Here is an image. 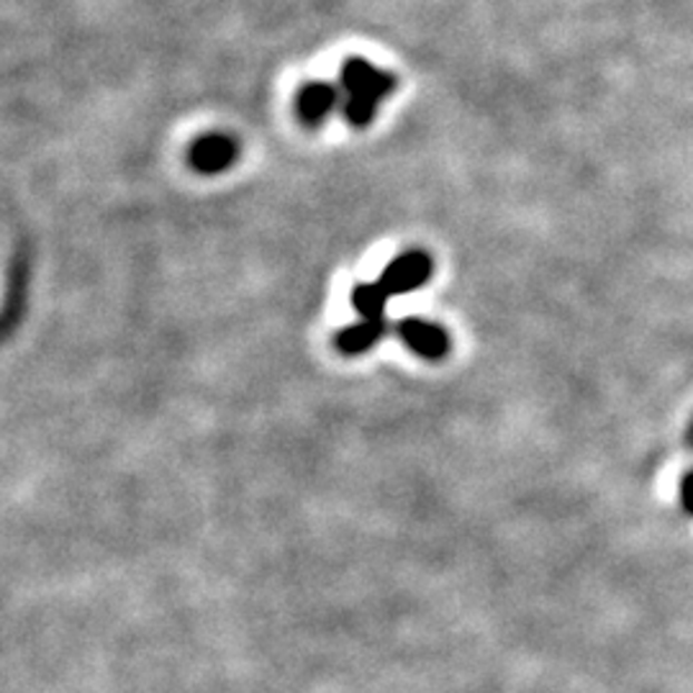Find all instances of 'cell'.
I'll use <instances>...</instances> for the list:
<instances>
[{
  "label": "cell",
  "instance_id": "obj_7",
  "mask_svg": "<svg viewBox=\"0 0 693 693\" xmlns=\"http://www.w3.org/2000/svg\"><path fill=\"white\" fill-rule=\"evenodd\" d=\"M388 299H391V293H388L383 285H380V281L360 283L358 289L352 291V306L362 319H373V321L383 319Z\"/></svg>",
  "mask_w": 693,
  "mask_h": 693
},
{
  "label": "cell",
  "instance_id": "obj_2",
  "mask_svg": "<svg viewBox=\"0 0 693 693\" xmlns=\"http://www.w3.org/2000/svg\"><path fill=\"white\" fill-rule=\"evenodd\" d=\"M429 275H432V260L424 252H406L383 270L380 285L391 295H401L419 291L429 281Z\"/></svg>",
  "mask_w": 693,
  "mask_h": 693
},
{
  "label": "cell",
  "instance_id": "obj_4",
  "mask_svg": "<svg viewBox=\"0 0 693 693\" xmlns=\"http://www.w3.org/2000/svg\"><path fill=\"white\" fill-rule=\"evenodd\" d=\"M236 159V141L224 137V134H208L201 137L196 145L191 147V165L198 173L216 175L224 173L226 167H232Z\"/></svg>",
  "mask_w": 693,
  "mask_h": 693
},
{
  "label": "cell",
  "instance_id": "obj_1",
  "mask_svg": "<svg viewBox=\"0 0 693 693\" xmlns=\"http://www.w3.org/2000/svg\"><path fill=\"white\" fill-rule=\"evenodd\" d=\"M344 118L352 126H368L375 118L378 104L396 88L393 75L378 70L365 59H346L342 67Z\"/></svg>",
  "mask_w": 693,
  "mask_h": 693
},
{
  "label": "cell",
  "instance_id": "obj_5",
  "mask_svg": "<svg viewBox=\"0 0 693 693\" xmlns=\"http://www.w3.org/2000/svg\"><path fill=\"white\" fill-rule=\"evenodd\" d=\"M336 100H340V90L326 86V82H311L299 96V116L306 124L316 126L334 111Z\"/></svg>",
  "mask_w": 693,
  "mask_h": 693
},
{
  "label": "cell",
  "instance_id": "obj_3",
  "mask_svg": "<svg viewBox=\"0 0 693 693\" xmlns=\"http://www.w3.org/2000/svg\"><path fill=\"white\" fill-rule=\"evenodd\" d=\"M401 340L409 344L411 352H417L424 360H439L450 350V340L442 326L424 319H403L399 324Z\"/></svg>",
  "mask_w": 693,
  "mask_h": 693
},
{
  "label": "cell",
  "instance_id": "obj_6",
  "mask_svg": "<svg viewBox=\"0 0 693 693\" xmlns=\"http://www.w3.org/2000/svg\"><path fill=\"white\" fill-rule=\"evenodd\" d=\"M385 334V321H373V319H362L358 321V324L346 326L340 332V336H336V346H340L342 352L346 354H362L368 350H373V346L383 340Z\"/></svg>",
  "mask_w": 693,
  "mask_h": 693
}]
</instances>
